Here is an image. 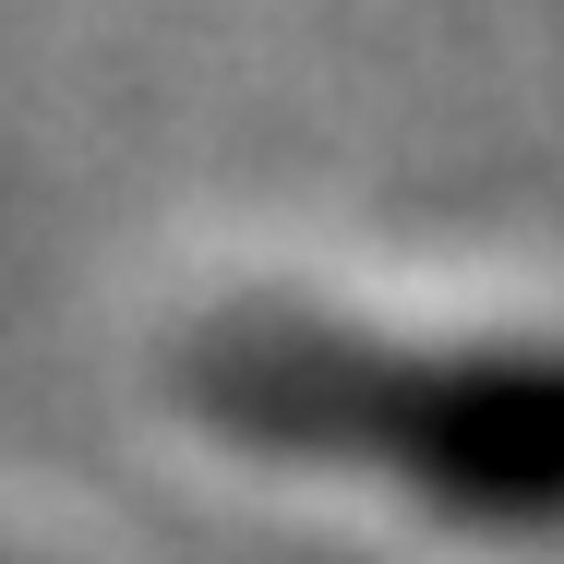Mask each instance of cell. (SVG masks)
Wrapping results in <instances>:
<instances>
[{
    "label": "cell",
    "instance_id": "1",
    "mask_svg": "<svg viewBox=\"0 0 564 564\" xmlns=\"http://www.w3.org/2000/svg\"><path fill=\"white\" fill-rule=\"evenodd\" d=\"M181 409L252 456L372 468L468 529H564V348L553 337H372L289 301L205 313L169 360Z\"/></svg>",
    "mask_w": 564,
    "mask_h": 564
}]
</instances>
